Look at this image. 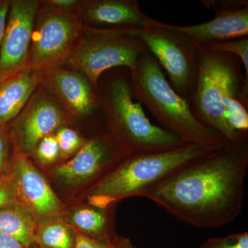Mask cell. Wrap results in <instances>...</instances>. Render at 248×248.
<instances>
[{
    "label": "cell",
    "mask_w": 248,
    "mask_h": 248,
    "mask_svg": "<svg viewBox=\"0 0 248 248\" xmlns=\"http://www.w3.org/2000/svg\"><path fill=\"white\" fill-rule=\"evenodd\" d=\"M248 168V138L182 166L141 197L195 228L225 226L242 211Z\"/></svg>",
    "instance_id": "cell-1"
},
{
    "label": "cell",
    "mask_w": 248,
    "mask_h": 248,
    "mask_svg": "<svg viewBox=\"0 0 248 248\" xmlns=\"http://www.w3.org/2000/svg\"><path fill=\"white\" fill-rule=\"evenodd\" d=\"M131 72L133 98L143 104L160 124L184 144L197 145L217 151L228 141L202 124L166 79L159 62L149 51L139 59Z\"/></svg>",
    "instance_id": "cell-2"
},
{
    "label": "cell",
    "mask_w": 248,
    "mask_h": 248,
    "mask_svg": "<svg viewBox=\"0 0 248 248\" xmlns=\"http://www.w3.org/2000/svg\"><path fill=\"white\" fill-rule=\"evenodd\" d=\"M131 72L111 77L102 90L99 107L105 114L110 136L125 157L169 151L184 145L175 136L151 123L141 104L135 102Z\"/></svg>",
    "instance_id": "cell-3"
},
{
    "label": "cell",
    "mask_w": 248,
    "mask_h": 248,
    "mask_svg": "<svg viewBox=\"0 0 248 248\" xmlns=\"http://www.w3.org/2000/svg\"><path fill=\"white\" fill-rule=\"evenodd\" d=\"M212 151L184 144L169 151L126 156L91 187L89 205L107 208L127 197H141L171 173Z\"/></svg>",
    "instance_id": "cell-4"
},
{
    "label": "cell",
    "mask_w": 248,
    "mask_h": 248,
    "mask_svg": "<svg viewBox=\"0 0 248 248\" xmlns=\"http://www.w3.org/2000/svg\"><path fill=\"white\" fill-rule=\"evenodd\" d=\"M133 29H99L84 26L79 45L66 62L98 89L101 76L115 68L133 71L139 59L148 51Z\"/></svg>",
    "instance_id": "cell-5"
},
{
    "label": "cell",
    "mask_w": 248,
    "mask_h": 248,
    "mask_svg": "<svg viewBox=\"0 0 248 248\" xmlns=\"http://www.w3.org/2000/svg\"><path fill=\"white\" fill-rule=\"evenodd\" d=\"M135 32L167 73L172 89L189 104L198 77L197 45L175 26L153 19Z\"/></svg>",
    "instance_id": "cell-6"
},
{
    "label": "cell",
    "mask_w": 248,
    "mask_h": 248,
    "mask_svg": "<svg viewBox=\"0 0 248 248\" xmlns=\"http://www.w3.org/2000/svg\"><path fill=\"white\" fill-rule=\"evenodd\" d=\"M29 48V68L42 72L66 63L78 48L84 24L79 9L64 11L40 1Z\"/></svg>",
    "instance_id": "cell-7"
},
{
    "label": "cell",
    "mask_w": 248,
    "mask_h": 248,
    "mask_svg": "<svg viewBox=\"0 0 248 248\" xmlns=\"http://www.w3.org/2000/svg\"><path fill=\"white\" fill-rule=\"evenodd\" d=\"M198 47V77L195 92L189 105L195 117L213 129L227 141L242 138L236 135L227 123L226 107L223 100L218 54Z\"/></svg>",
    "instance_id": "cell-8"
},
{
    "label": "cell",
    "mask_w": 248,
    "mask_h": 248,
    "mask_svg": "<svg viewBox=\"0 0 248 248\" xmlns=\"http://www.w3.org/2000/svg\"><path fill=\"white\" fill-rule=\"evenodd\" d=\"M64 121L61 106L43 89L37 91L14 120L11 133L17 149L25 155L32 153L41 140L58 130Z\"/></svg>",
    "instance_id": "cell-9"
},
{
    "label": "cell",
    "mask_w": 248,
    "mask_h": 248,
    "mask_svg": "<svg viewBox=\"0 0 248 248\" xmlns=\"http://www.w3.org/2000/svg\"><path fill=\"white\" fill-rule=\"evenodd\" d=\"M40 1L13 0L0 50V78L29 68V48Z\"/></svg>",
    "instance_id": "cell-10"
},
{
    "label": "cell",
    "mask_w": 248,
    "mask_h": 248,
    "mask_svg": "<svg viewBox=\"0 0 248 248\" xmlns=\"http://www.w3.org/2000/svg\"><path fill=\"white\" fill-rule=\"evenodd\" d=\"M40 86L72 115L86 117L99 108L97 90L74 70L59 66L41 72Z\"/></svg>",
    "instance_id": "cell-11"
},
{
    "label": "cell",
    "mask_w": 248,
    "mask_h": 248,
    "mask_svg": "<svg viewBox=\"0 0 248 248\" xmlns=\"http://www.w3.org/2000/svg\"><path fill=\"white\" fill-rule=\"evenodd\" d=\"M124 158L110 135L97 137L86 141L73 159L56 169L55 174L67 184H82L110 171Z\"/></svg>",
    "instance_id": "cell-12"
},
{
    "label": "cell",
    "mask_w": 248,
    "mask_h": 248,
    "mask_svg": "<svg viewBox=\"0 0 248 248\" xmlns=\"http://www.w3.org/2000/svg\"><path fill=\"white\" fill-rule=\"evenodd\" d=\"M14 169V190L22 207L42 217L51 216L61 210V201L26 155L17 148Z\"/></svg>",
    "instance_id": "cell-13"
},
{
    "label": "cell",
    "mask_w": 248,
    "mask_h": 248,
    "mask_svg": "<svg viewBox=\"0 0 248 248\" xmlns=\"http://www.w3.org/2000/svg\"><path fill=\"white\" fill-rule=\"evenodd\" d=\"M79 13L84 26L99 29H145L151 22L137 0L82 1Z\"/></svg>",
    "instance_id": "cell-14"
},
{
    "label": "cell",
    "mask_w": 248,
    "mask_h": 248,
    "mask_svg": "<svg viewBox=\"0 0 248 248\" xmlns=\"http://www.w3.org/2000/svg\"><path fill=\"white\" fill-rule=\"evenodd\" d=\"M196 45L236 40L248 35V6L215 13L208 22L192 26H175Z\"/></svg>",
    "instance_id": "cell-15"
},
{
    "label": "cell",
    "mask_w": 248,
    "mask_h": 248,
    "mask_svg": "<svg viewBox=\"0 0 248 248\" xmlns=\"http://www.w3.org/2000/svg\"><path fill=\"white\" fill-rule=\"evenodd\" d=\"M41 72L25 68L0 78V128L22 112L40 86Z\"/></svg>",
    "instance_id": "cell-16"
},
{
    "label": "cell",
    "mask_w": 248,
    "mask_h": 248,
    "mask_svg": "<svg viewBox=\"0 0 248 248\" xmlns=\"http://www.w3.org/2000/svg\"><path fill=\"white\" fill-rule=\"evenodd\" d=\"M107 208L84 207L77 210L72 220L80 233L104 244H110L117 239L111 224L110 210Z\"/></svg>",
    "instance_id": "cell-17"
},
{
    "label": "cell",
    "mask_w": 248,
    "mask_h": 248,
    "mask_svg": "<svg viewBox=\"0 0 248 248\" xmlns=\"http://www.w3.org/2000/svg\"><path fill=\"white\" fill-rule=\"evenodd\" d=\"M32 214L22 206L0 207V233L9 235L28 248H37Z\"/></svg>",
    "instance_id": "cell-18"
},
{
    "label": "cell",
    "mask_w": 248,
    "mask_h": 248,
    "mask_svg": "<svg viewBox=\"0 0 248 248\" xmlns=\"http://www.w3.org/2000/svg\"><path fill=\"white\" fill-rule=\"evenodd\" d=\"M35 239L39 248H74L76 233L63 223L54 222L37 228Z\"/></svg>",
    "instance_id": "cell-19"
},
{
    "label": "cell",
    "mask_w": 248,
    "mask_h": 248,
    "mask_svg": "<svg viewBox=\"0 0 248 248\" xmlns=\"http://www.w3.org/2000/svg\"><path fill=\"white\" fill-rule=\"evenodd\" d=\"M197 45L205 50L225 52L237 56L242 62L246 71L245 78L248 82V37L224 42H210Z\"/></svg>",
    "instance_id": "cell-20"
},
{
    "label": "cell",
    "mask_w": 248,
    "mask_h": 248,
    "mask_svg": "<svg viewBox=\"0 0 248 248\" xmlns=\"http://www.w3.org/2000/svg\"><path fill=\"white\" fill-rule=\"evenodd\" d=\"M60 151V156L68 157L79 150L86 143L79 134L73 129L62 126L55 135Z\"/></svg>",
    "instance_id": "cell-21"
},
{
    "label": "cell",
    "mask_w": 248,
    "mask_h": 248,
    "mask_svg": "<svg viewBox=\"0 0 248 248\" xmlns=\"http://www.w3.org/2000/svg\"><path fill=\"white\" fill-rule=\"evenodd\" d=\"M200 248H248V232L237 233L223 236L210 238Z\"/></svg>",
    "instance_id": "cell-22"
},
{
    "label": "cell",
    "mask_w": 248,
    "mask_h": 248,
    "mask_svg": "<svg viewBox=\"0 0 248 248\" xmlns=\"http://www.w3.org/2000/svg\"><path fill=\"white\" fill-rule=\"evenodd\" d=\"M74 248H138L131 239L123 236H118L110 244H104L91 239L81 233H76V244Z\"/></svg>",
    "instance_id": "cell-23"
},
{
    "label": "cell",
    "mask_w": 248,
    "mask_h": 248,
    "mask_svg": "<svg viewBox=\"0 0 248 248\" xmlns=\"http://www.w3.org/2000/svg\"><path fill=\"white\" fill-rule=\"evenodd\" d=\"M34 152L36 158L43 164H52L60 156L58 141L55 136L51 135L41 140Z\"/></svg>",
    "instance_id": "cell-24"
},
{
    "label": "cell",
    "mask_w": 248,
    "mask_h": 248,
    "mask_svg": "<svg viewBox=\"0 0 248 248\" xmlns=\"http://www.w3.org/2000/svg\"><path fill=\"white\" fill-rule=\"evenodd\" d=\"M202 4L208 9L218 11L243 9L248 6L247 0H203Z\"/></svg>",
    "instance_id": "cell-25"
},
{
    "label": "cell",
    "mask_w": 248,
    "mask_h": 248,
    "mask_svg": "<svg viewBox=\"0 0 248 248\" xmlns=\"http://www.w3.org/2000/svg\"><path fill=\"white\" fill-rule=\"evenodd\" d=\"M41 2L54 9L73 11L79 9L81 1L77 0H47L41 1Z\"/></svg>",
    "instance_id": "cell-26"
},
{
    "label": "cell",
    "mask_w": 248,
    "mask_h": 248,
    "mask_svg": "<svg viewBox=\"0 0 248 248\" xmlns=\"http://www.w3.org/2000/svg\"><path fill=\"white\" fill-rule=\"evenodd\" d=\"M10 4L11 1L9 0H0V50L4 39Z\"/></svg>",
    "instance_id": "cell-27"
},
{
    "label": "cell",
    "mask_w": 248,
    "mask_h": 248,
    "mask_svg": "<svg viewBox=\"0 0 248 248\" xmlns=\"http://www.w3.org/2000/svg\"><path fill=\"white\" fill-rule=\"evenodd\" d=\"M9 136L6 133V127L0 128V172L2 170L7 157L9 150Z\"/></svg>",
    "instance_id": "cell-28"
},
{
    "label": "cell",
    "mask_w": 248,
    "mask_h": 248,
    "mask_svg": "<svg viewBox=\"0 0 248 248\" xmlns=\"http://www.w3.org/2000/svg\"><path fill=\"white\" fill-rule=\"evenodd\" d=\"M0 248H28L17 239L0 233Z\"/></svg>",
    "instance_id": "cell-29"
},
{
    "label": "cell",
    "mask_w": 248,
    "mask_h": 248,
    "mask_svg": "<svg viewBox=\"0 0 248 248\" xmlns=\"http://www.w3.org/2000/svg\"><path fill=\"white\" fill-rule=\"evenodd\" d=\"M12 198L13 195L11 191L4 186H0V207L9 204Z\"/></svg>",
    "instance_id": "cell-30"
}]
</instances>
